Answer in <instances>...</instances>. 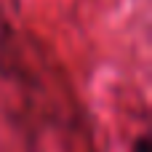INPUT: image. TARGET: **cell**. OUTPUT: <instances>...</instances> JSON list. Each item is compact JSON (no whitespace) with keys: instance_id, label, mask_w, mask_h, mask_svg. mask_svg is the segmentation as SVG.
Here are the masks:
<instances>
[{"instance_id":"obj_1","label":"cell","mask_w":152,"mask_h":152,"mask_svg":"<svg viewBox=\"0 0 152 152\" xmlns=\"http://www.w3.org/2000/svg\"><path fill=\"white\" fill-rule=\"evenodd\" d=\"M134 152H152V147H150V139H147V136H142V139L136 142Z\"/></svg>"}]
</instances>
